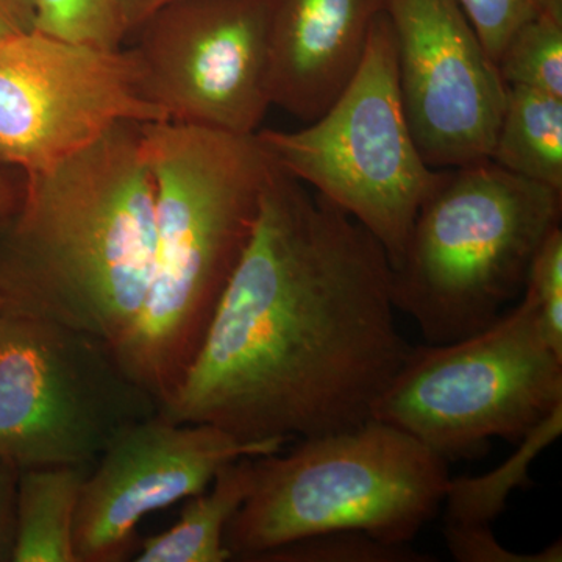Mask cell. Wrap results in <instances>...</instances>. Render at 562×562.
<instances>
[{"label":"cell","instance_id":"cell-16","mask_svg":"<svg viewBox=\"0 0 562 562\" xmlns=\"http://www.w3.org/2000/svg\"><path fill=\"white\" fill-rule=\"evenodd\" d=\"M490 160L562 192V98L528 88H506Z\"/></svg>","mask_w":562,"mask_h":562},{"label":"cell","instance_id":"cell-5","mask_svg":"<svg viewBox=\"0 0 562 562\" xmlns=\"http://www.w3.org/2000/svg\"><path fill=\"white\" fill-rule=\"evenodd\" d=\"M449 483V461L408 432L369 419L255 458L254 486L228 524L225 546L243 561L331 531L406 546L441 512Z\"/></svg>","mask_w":562,"mask_h":562},{"label":"cell","instance_id":"cell-21","mask_svg":"<svg viewBox=\"0 0 562 562\" xmlns=\"http://www.w3.org/2000/svg\"><path fill=\"white\" fill-rule=\"evenodd\" d=\"M525 292L538 308L547 341L562 357V231L554 228L532 260Z\"/></svg>","mask_w":562,"mask_h":562},{"label":"cell","instance_id":"cell-4","mask_svg":"<svg viewBox=\"0 0 562 562\" xmlns=\"http://www.w3.org/2000/svg\"><path fill=\"white\" fill-rule=\"evenodd\" d=\"M562 192L486 160L443 169L391 266L395 310L427 344L484 330L522 297L532 260L561 227Z\"/></svg>","mask_w":562,"mask_h":562},{"label":"cell","instance_id":"cell-10","mask_svg":"<svg viewBox=\"0 0 562 562\" xmlns=\"http://www.w3.org/2000/svg\"><path fill=\"white\" fill-rule=\"evenodd\" d=\"M121 122H166L127 49L29 29L0 40V154L25 173L91 146Z\"/></svg>","mask_w":562,"mask_h":562},{"label":"cell","instance_id":"cell-6","mask_svg":"<svg viewBox=\"0 0 562 562\" xmlns=\"http://www.w3.org/2000/svg\"><path fill=\"white\" fill-rule=\"evenodd\" d=\"M558 406L562 357L524 291L519 305L475 335L413 346L371 419L453 461L482 454L491 439L519 442Z\"/></svg>","mask_w":562,"mask_h":562},{"label":"cell","instance_id":"cell-19","mask_svg":"<svg viewBox=\"0 0 562 562\" xmlns=\"http://www.w3.org/2000/svg\"><path fill=\"white\" fill-rule=\"evenodd\" d=\"M33 29L101 49H122L127 40L122 0H32Z\"/></svg>","mask_w":562,"mask_h":562},{"label":"cell","instance_id":"cell-20","mask_svg":"<svg viewBox=\"0 0 562 562\" xmlns=\"http://www.w3.org/2000/svg\"><path fill=\"white\" fill-rule=\"evenodd\" d=\"M258 561L277 562H430L412 543L398 546L362 531H331L286 543L262 554Z\"/></svg>","mask_w":562,"mask_h":562},{"label":"cell","instance_id":"cell-24","mask_svg":"<svg viewBox=\"0 0 562 562\" xmlns=\"http://www.w3.org/2000/svg\"><path fill=\"white\" fill-rule=\"evenodd\" d=\"M20 473L13 461L0 457V562L13 561L14 557Z\"/></svg>","mask_w":562,"mask_h":562},{"label":"cell","instance_id":"cell-13","mask_svg":"<svg viewBox=\"0 0 562 562\" xmlns=\"http://www.w3.org/2000/svg\"><path fill=\"white\" fill-rule=\"evenodd\" d=\"M387 0H268L272 105L317 120L360 68Z\"/></svg>","mask_w":562,"mask_h":562},{"label":"cell","instance_id":"cell-12","mask_svg":"<svg viewBox=\"0 0 562 562\" xmlns=\"http://www.w3.org/2000/svg\"><path fill=\"white\" fill-rule=\"evenodd\" d=\"M283 441L243 442L206 424H179L157 413L136 422L92 464L77 508V562H120L150 513L205 491L239 458L280 452Z\"/></svg>","mask_w":562,"mask_h":562},{"label":"cell","instance_id":"cell-29","mask_svg":"<svg viewBox=\"0 0 562 562\" xmlns=\"http://www.w3.org/2000/svg\"><path fill=\"white\" fill-rule=\"evenodd\" d=\"M0 324H2V305H0Z\"/></svg>","mask_w":562,"mask_h":562},{"label":"cell","instance_id":"cell-25","mask_svg":"<svg viewBox=\"0 0 562 562\" xmlns=\"http://www.w3.org/2000/svg\"><path fill=\"white\" fill-rule=\"evenodd\" d=\"M25 190V172L10 165H0V232L20 210Z\"/></svg>","mask_w":562,"mask_h":562},{"label":"cell","instance_id":"cell-23","mask_svg":"<svg viewBox=\"0 0 562 562\" xmlns=\"http://www.w3.org/2000/svg\"><path fill=\"white\" fill-rule=\"evenodd\" d=\"M443 539L454 560L460 562H561L562 543L536 553H516L495 538L491 527L443 524Z\"/></svg>","mask_w":562,"mask_h":562},{"label":"cell","instance_id":"cell-22","mask_svg":"<svg viewBox=\"0 0 562 562\" xmlns=\"http://www.w3.org/2000/svg\"><path fill=\"white\" fill-rule=\"evenodd\" d=\"M494 65L514 33L530 21L542 0H458Z\"/></svg>","mask_w":562,"mask_h":562},{"label":"cell","instance_id":"cell-7","mask_svg":"<svg viewBox=\"0 0 562 562\" xmlns=\"http://www.w3.org/2000/svg\"><path fill=\"white\" fill-rule=\"evenodd\" d=\"M257 138L279 168L375 236L391 266L443 176L424 160L406 120L386 11L353 79L317 120Z\"/></svg>","mask_w":562,"mask_h":562},{"label":"cell","instance_id":"cell-15","mask_svg":"<svg viewBox=\"0 0 562 562\" xmlns=\"http://www.w3.org/2000/svg\"><path fill=\"white\" fill-rule=\"evenodd\" d=\"M91 464L21 469L14 562H77L74 527Z\"/></svg>","mask_w":562,"mask_h":562},{"label":"cell","instance_id":"cell-9","mask_svg":"<svg viewBox=\"0 0 562 562\" xmlns=\"http://www.w3.org/2000/svg\"><path fill=\"white\" fill-rule=\"evenodd\" d=\"M132 35L140 90L166 122L257 135L272 106L268 0H176Z\"/></svg>","mask_w":562,"mask_h":562},{"label":"cell","instance_id":"cell-27","mask_svg":"<svg viewBox=\"0 0 562 562\" xmlns=\"http://www.w3.org/2000/svg\"><path fill=\"white\" fill-rule=\"evenodd\" d=\"M172 2L176 0H122V24L127 38L144 21L149 20L155 11Z\"/></svg>","mask_w":562,"mask_h":562},{"label":"cell","instance_id":"cell-3","mask_svg":"<svg viewBox=\"0 0 562 562\" xmlns=\"http://www.w3.org/2000/svg\"><path fill=\"white\" fill-rule=\"evenodd\" d=\"M155 181V254L146 299L113 347L122 371L169 401L254 232L273 168L257 135L143 124Z\"/></svg>","mask_w":562,"mask_h":562},{"label":"cell","instance_id":"cell-8","mask_svg":"<svg viewBox=\"0 0 562 562\" xmlns=\"http://www.w3.org/2000/svg\"><path fill=\"white\" fill-rule=\"evenodd\" d=\"M157 413L160 403L122 371L110 344L2 306L0 457L20 469L92 465Z\"/></svg>","mask_w":562,"mask_h":562},{"label":"cell","instance_id":"cell-11","mask_svg":"<svg viewBox=\"0 0 562 562\" xmlns=\"http://www.w3.org/2000/svg\"><path fill=\"white\" fill-rule=\"evenodd\" d=\"M398 87L424 160H490L506 87L458 0H387Z\"/></svg>","mask_w":562,"mask_h":562},{"label":"cell","instance_id":"cell-18","mask_svg":"<svg viewBox=\"0 0 562 562\" xmlns=\"http://www.w3.org/2000/svg\"><path fill=\"white\" fill-rule=\"evenodd\" d=\"M497 69L506 88L562 98V0H542L538 13L506 44Z\"/></svg>","mask_w":562,"mask_h":562},{"label":"cell","instance_id":"cell-1","mask_svg":"<svg viewBox=\"0 0 562 562\" xmlns=\"http://www.w3.org/2000/svg\"><path fill=\"white\" fill-rule=\"evenodd\" d=\"M395 312L379 239L273 162L249 244L160 414L243 442L358 427L412 351Z\"/></svg>","mask_w":562,"mask_h":562},{"label":"cell","instance_id":"cell-26","mask_svg":"<svg viewBox=\"0 0 562 562\" xmlns=\"http://www.w3.org/2000/svg\"><path fill=\"white\" fill-rule=\"evenodd\" d=\"M33 29L32 0H0V40Z\"/></svg>","mask_w":562,"mask_h":562},{"label":"cell","instance_id":"cell-2","mask_svg":"<svg viewBox=\"0 0 562 562\" xmlns=\"http://www.w3.org/2000/svg\"><path fill=\"white\" fill-rule=\"evenodd\" d=\"M155 254V181L143 124L25 173L20 210L0 232V303L121 341L138 314Z\"/></svg>","mask_w":562,"mask_h":562},{"label":"cell","instance_id":"cell-17","mask_svg":"<svg viewBox=\"0 0 562 562\" xmlns=\"http://www.w3.org/2000/svg\"><path fill=\"white\" fill-rule=\"evenodd\" d=\"M562 432V406L520 439L516 452L494 471L450 479L443 497V524L491 527L506 509L509 495L531 484L530 468L538 454Z\"/></svg>","mask_w":562,"mask_h":562},{"label":"cell","instance_id":"cell-14","mask_svg":"<svg viewBox=\"0 0 562 562\" xmlns=\"http://www.w3.org/2000/svg\"><path fill=\"white\" fill-rule=\"evenodd\" d=\"M255 458L222 465L205 491L188 498L179 522L140 547L138 562H224L232 560L225 532L249 497Z\"/></svg>","mask_w":562,"mask_h":562},{"label":"cell","instance_id":"cell-28","mask_svg":"<svg viewBox=\"0 0 562 562\" xmlns=\"http://www.w3.org/2000/svg\"><path fill=\"white\" fill-rule=\"evenodd\" d=\"M0 165H9V162L5 161V158L2 157V154H0Z\"/></svg>","mask_w":562,"mask_h":562}]
</instances>
